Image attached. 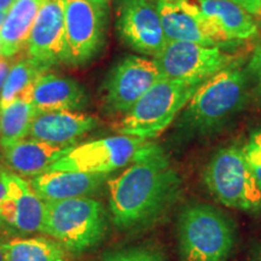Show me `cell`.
I'll return each mask as SVG.
<instances>
[{"instance_id":"3957f363","label":"cell","mask_w":261,"mask_h":261,"mask_svg":"<svg viewBox=\"0 0 261 261\" xmlns=\"http://www.w3.org/2000/svg\"><path fill=\"white\" fill-rule=\"evenodd\" d=\"M181 261H226L236 243L232 221L204 203L189 204L178 221Z\"/></svg>"},{"instance_id":"8992f818","label":"cell","mask_w":261,"mask_h":261,"mask_svg":"<svg viewBox=\"0 0 261 261\" xmlns=\"http://www.w3.org/2000/svg\"><path fill=\"white\" fill-rule=\"evenodd\" d=\"M203 179L211 194L226 207L261 212V188L240 146L218 150L204 169Z\"/></svg>"},{"instance_id":"277c9868","label":"cell","mask_w":261,"mask_h":261,"mask_svg":"<svg viewBox=\"0 0 261 261\" xmlns=\"http://www.w3.org/2000/svg\"><path fill=\"white\" fill-rule=\"evenodd\" d=\"M108 215L100 202L90 197L45 202L42 233L57 241L65 250L83 253L106 236Z\"/></svg>"},{"instance_id":"603a6c76","label":"cell","mask_w":261,"mask_h":261,"mask_svg":"<svg viewBox=\"0 0 261 261\" xmlns=\"http://www.w3.org/2000/svg\"><path fill=\"white\" fill-rule=\"evenodd\" d=\"M46 71L45 68L32 58H27L12 65L0 93V110L27 92L35 80Z\"/></svg>"},{"instance_id":"4dcf8cb0","label":"cell","mask_w":261,"mask_h":261,"mask_svg":"<svg viewBox=\"0 0 261 261\" xmlns=\"http://www.w3.org/2000/svg\"><path fill=\"white\" fill-rule=\"evenodd\" d=\"M5 16H6V12H3V11H0V28H2L3 23H4Z\"/></svg>"},{"instance_id":"d590c367","label":"cell","mask_w":261,"mask_h":261,"mask_svg":"<svg viewBox=\"0 0 261 261\" xmlns=\"http://www.w3.org/2000/svg\"><path fill=\"white\" fill-rule=\"evenodd\" d=\"M3 223V220H2V218H0V224H2Z\"/></svg>"},{"instance_id":"4fadbf2b","label":"cell","mask_w":261,"mask_h":261,"mask_svg":"<svg viewBox=\"0 0 261 261\" xmlns=\"http://www.w3.org/2000/svg\"><path fill=\"white\" fill-rule=\"evenodd\" d=\"M27 45L29 58L46 70L64 63V0H45Z\"/></svg>"},{"instance_id":"30bf717a","label":"cell","mask_w":261,"mask_h":261,"mask_svg":"<svg viewBox=\"0 0 261 261\" xmlns=\"http://www.w3.org/2000/svg\"><path fill=\"white\" fill-rule=\"evenodd\" d=\"M162 77L154 58L126 56L107 75L102 86L103 107L110 114H126Z\"/></svg>"},{"instance_id":"d6986e66","label":"cell","mask_w":261,"mask_h":261,"mask_svg":"<svg viewBox=\"0 0 261 261\" xmlns=\"http://www.w3.org/2000/svg\"><path fill=\"white\" fill-rule=\"evenodd\" d=\"M74 146L48 144L35 139H23L4 148L8 165L24 177H38L70 151Z\"/></svg>"},{"instance_id":"cb8c5ba5","label":"cell","mask_w":261,"mask_h":261,"mask_svg":"<svg viewBox=\"0 0 261 261\" xmlns=\"http://www.w3.org/2000/svg\"><path fill=\"white\" fill-rule=\"evenodd\" d=\"M244 158L261 188V128L254 129L242 146Z\"/></svg>"},{"instance_id":"52a82bcc","label":"cell","mask_w":261,"mask_h":261,"mask_svg":"<svg viewBox=\"0 0 261 261\" xmlns=\"http://www.w3.org/2000/svg\"><path fill=\"white\" fill-rule=\"evenodd\" d=\"M108 23V0H64V64L93 61L106 45Z\"/></svg>"},{"instance_id":"6da1fadb","label":"cell","mask_w":261,"mask_h":261,"mask_svg":"<svg viewBox=\"0 0 261 261\" xmlns=\"http://www.w3.org/2000/svg\"><path fill=\"white\" fill-rule=\"evenodd\" d=\"M113 223L121 230L142 228L174 204L181 181L161 148L150 144L121 174L108 180Z\"/></svg>"},{"instance_id":"83f0119b","label":"cell","mask_w":261,"mask_h":261,"mask_svg":"<svg viewBox=\"0 0 261 261\" xmlns=\"http://www.w3.org/2000/svg\"><path fill=\"white\" fill-rule=\"evenodd\" d=\"M10 69H11V64H10L9 58L0 56V93H2L3 87H4Z\"/></svg>"},{"instance_id":"44dd1931","label":"cell","mask_w":261,"mask_h":261,"mask_svg":"<svg viewBox=\"0 0 261 261\" xmlns=\"http://www.w3.org/2000/svg\"><path fill=\"white\" fill-rule=\"evenodd\" d=\"M35 115L37 109L27 94H22L0 110V144L3 148L23 140L29 135Z\"/></svg>"},{"instance_id":"2e32d148","label":"cell","mask_w":261,"mask_h":261,"mask_svg":"<svg viewBox=\"0 0 261 261\" xmlns=\"http://www.w3.org/2000/svg\"><path fill=\"white\" fill-rule=\"evenodd\" d=\"M98 119L80 112L38 113L29 138L60 146H74L77 139L96 128Z\"/></svg>"},{"instance_id":"1f68e13d","label":"cell","mask_w":261,"mask_h":261,"mask_svg":"<svg viewBox=\"0 0 261 261\" xmlns=\"http://www.w3.org/2000/svg\"><path fill=\"white\" fill-rule=\"evenodd\" d=\"M0 261H6L4 252H3V249H2V246H0Z\"/></svg>"},{"instance_id":"8d00e7d4","label":"cell","mask_w":261,"mask_h":261,"mask_svg":"<svg viewBox=\"0 0 261 261\" xmlns=\"http://www.w3.org/2000/svg\"><path fill=\"white\" fill-rule=\"evenodd\" d=\"M259 17H261V11H260V14H259Z\"/></svg>"},{"instance_id":"e575fe53","label":"cell","mask_w":261,"mask_h":261,"mask_svg":"<svg viewBox=\"0 0 261 261\" xmlns=\"http://www.w3.org/2000/svg\"><path fill=\"white\" fill-rule=\"evenodd\" d=\"M259 81H260V84H259V86H260V90H261V77H259Z\"/></svg>"},{"instance_id":"ba28073f","label":"cell","mask_w":261,"mask_h":261,"mask_svg":"<svg viewBox=\"0 0 261 261\" xmlns=\"http://www.w3.org/2000/svg\"><path fill=\"white\" fill-rule=\"evenodd\" d=\"M151 144L146 139L129 136H114L74 146L48 168L47 172L71 171L109 174L135 162Z\"/></svg>"},{"instance_id":"5bb4252c","label":"cell","mask_w":261,"mask_h":261,"mask_svg":"<svg viewBox=\"0 0 261 261\" xmlns=\"http://www.w3.org/2000/svg\"><path fill=\"white\" fill-rule=\"evenodd\" d=\"M8 196L0 204V218L22 232H42L45 202L19 175L0 172Z\"/></svg>"},{"instance_id":"5b68a950","label":"cell","mask_w":261,"mask_h":261,"mask_svg":"<svg viewBox=\"0 0 261 261\" xmlns=\"http://www.w3.org/2000/svg\"><path fill=\"white\" fill-rule=\"evenodd\" d=\"M201 83L161 79L125 114L117 126L120 135L152 139L173 122L201 86Z\"/></svg>"},{"instance_id":"4316f807","label":"cell","mask_w":261,"mask_h":261,"mask_svg":"<svg viewBox=\"0 0 261 261\" xmlns=\"http://www.w3.org/2000/svg\"><path fill=\"white\" fill-rule=\"evenodd\" d=\"M228 2L234 3L252 15L259 16L261 11V0H228Z\"/></svg>"},{"instance_id":"f546056e","label":"cell","mask_w":261,"mask_h":261,"mask_svg":"<svg viewBox=\"0 0 261 261\" xmlns=\"http://www.w3.org/2000/svg\"><path fill=\"white\" fill-rule=\"evenodd\" d=\"M16 0H0V11L8 12Z\"/></svg>"},{"instance_id":"484cf974","label":"cell","mask_w":261,"mask_h":261,"mask_svg":"<svg viewBox=\"0 0 261 261\" xmlns=\"http://www.w3.org/2000/svg\"><path fill=\"white\" fill-rule=\"evenodd\" d=\"M248 70H249L254 76H256L257 79L261 77V38L259 39V41L256 42L255 47H254L252 58H250L249 65H248Z\"/></svg>"},{"instance_id":"7c38bea8","label":"cell","mask_w":261,"mask_h":261,"mask_svg":"<svg viewBox=\"0 0 261 261\" xmlns=\"http://www.w3.org/2000/svg\"><path fill=\"white\" fill-rule=\"evenodd\" d=\"M167 41H190L205 46L232 47L203 15L195 0H156Z\"/></svg>"},{"instance_id":"f1b7e54d","label":"cell","mask_w":261,"mask_h":261,"mask_svg":"<svg viewBox=\"0 0 261 261\" xmlns=\"http://www.w3.org/2000/svg\"><path fill=\"white\" fill-rule=\"evenodd\" d=\"M6 196H8V190H6V185L4 180H3L2 174H0V204L5 200Z\"/></svg>"},{"instance_id":"8fae6325","label":"cell","mask_w":261,"mask_h":261,"mask_svg":"<svg viewBox=\"0 0 261 261\" xmlns=\"http://www.w3.org/2000/svg\"><path fill=\"white\" fill-rule=\"evenodd\" d=\"M116 31L127 46L152 58L167 42L156 0H122L117 9Z\"/></svg>"},{"instance_id":"ac0fdd59","label":"cell","mask_w":261,"mask_h":261,"mask_svg":"<svg viewBox=\"0 0 261 261\" xmlns=\"http://www.w3.org/2000/svg\"><path fill=\"white\" fill-rule=\"evenodd\" d=\"M203 15L233 46L259 34L252 14L228 0H195Z\"/></svg>"},{"instance_id":"e0dca14e","label":"cell","mask_w":261,"mask_h":261,"mask_svg":"<svg viewBox=\"0 0 261 261\" xmlns=\"http://www.w3.org/2000/svg\"><path fill=\"white\" fill-rule=\"evenodd\" d=\"M107 174L55 171L33 178L31 187L44 202L87 197L102 187Z\"/></svg>"},{"instance_id":"7a4b0ae2","label":"cell","mask_w":261,"mask_h":261,"mask_svg":"<svg viewBox=\"0 0 261 261\" xmlns=\"http://www.w3.org/2000/svg\"><path fill=\"white\" fill-rule=\"evenodd\" d=\"M247 76L246 71L233 65L204 81L179 119L181 135L204 137L223 128L247 102Z\"/></svg>"},{"instance_id":"d4e9b609","label":"cell","mask_w":261,"mask_h":261,"mask_svg":"<svg viewBox=\"0 0 261 261\" xmlns=\"http://www.w3.org/2000/svg\"><path fill=\"white\" fill-rule=\"evenodd\" d=\"M99 261H163V257L156 250L136 247L109 253Z\"/></svg>"},{"instance_id":"d6a6232c","label":"cell","mask_w":261,"mask_h":261,"mask_svg":"<svg viewBox=\"0 0 261 261\" xmlns=\"http://www.w3.org/2000/svg\"><path fill=\"white\" fill-rule=\"evenodd\" d=\"M254 261H261V250L259 253H257V255H256V257H255V260Z\"/></svg>"},{"instance_id":"9c48e42d","label":"cell","mask_w":261,"mask_h":261,"mask_svg":"<svg viewBox=\"0 0 261 261\" xmlns=\"http://www.w3.org/2000/svg\"><path fill=\"white\" fill-rule=\"evenodd\" d=\"M154 60L163 79L201 84L234 65V56L223 47L190 41H167Z\"/></svg>"},{"instance_id":"9a60e30c","label":"cell","mask_w":261,"mask_h":261,"mask_svg":"<svg viewBox=\"0 0 261 261\" xmlns=\"http://www.w3.org/2000/svg\"><path fill=\"white\" fill-rule=\"evenodd\" d=\"M27 94L38 113L81 112L89 104L85 87L71 77L44 73L35 80Z\"/></svg>"},{"instance_id":"ffe728a7","label":"cell","mask_w":261,"mask_h":261,"mask_svg":"<svg viewBox=\"0 0 261 261\" xmlns=\"http://www.w3.org/2000/svg\"><path fill=\"white\" fill-rule=\"evenodd\" d=\"M45 0H16L0 28L2 56L12 57L28 44L33 24Z\"/></svg>"},{"instance_id":"836d02e7","label":"cell","mask_w":261,"mask_h":261,"mask_svg":"<svg viewBox=\"0 0 261 261\" xmlns=\"http://www.w3.org/2000/svg\"><path fill=\"white\" fill-rule=\"evenodd\" d=\"M0 56H2V40H0Z\"/></svg>"},{"instance_id":"7402d4cb","label":"cell","mask_w":261,"mask_h":261,"mask_svg":"<svg viewBox=\"0 0 261 261\" xmlns=\"http://www.w3.org/2000/svg\"><path fill=\"white\" fill-rule=\"evenodd\" d=\"M0 246L6 261H67L64 248L50 238H16Z\"/></svg>"}]
</instances>
